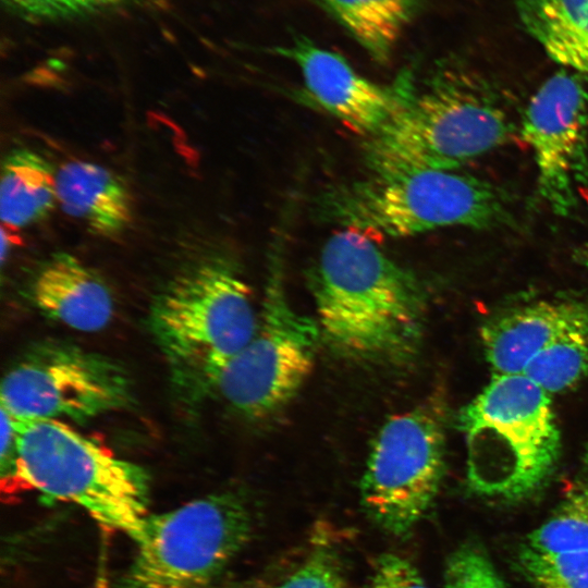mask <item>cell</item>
Wrapping results in <instances>:
<instances>
[{"mask_svg": "<svg viewBox=\"0 0 588 588\" xmlns=\"http://www.w3.org/2000/svg\"><path fill=\"white\" fill-rule=\"evenodd\" d=\"M588 93L578 73L561 70L531 97L520 135L530 147L541 199L556 215L576 206V185L588 164L586 128Z\"/></svg>", "mask_w": 588, "mask_h": 588, "instance_id": "obj_11", "label": "cell"}, {"mask_svg": "<svg viewBox=\"0 0 588 588\" xmlns=\"http://www.w3.org/2000/svg\"><path fill=\"white\" fill-rule=\"evenodd\" d=\"M15 13L36 21H57L96 13L126 0H3Z\"/></svg>", "mask_w": 588, "mask_h": 588, "instance_id": "obj_23", "label": "cell"}, {"mask_svg": "<svg viewBox=\"0 0 588 588\" xmlns=\"http://www.w3.org/2000/svg\"><path fill=\"white\" fill-rule=\"evenodd\" d=\"M279 240L270 255L257 329L217 387L236 412L254 419L269 417L290 403L311 373L322 340L317 320L287 301Z\"/></svg>", "mask_w": 588, "mask_h": 588, "instance_id": "obj_8", "label": "cell"}, {"mask_svg": "<svg viewBox=\"0 0 588 588\" xmlns=\"http://www.w3.org/2000/svg\"><path fill=\"white\" fill-rule=\"evenodd\" d=\"M550 395L524 373L493 375L463 408L460 424L473 492L517 501L548 482L561 451Z\"/></svg>", "mask_w": 588, "mask_h": 588, "instance_id": "obj_5", "label": "cell"}, {"mask_svg": "<svg viewBox=\"0 0 588 588\" xmlns=\"http://www.w3.org/2000/svg\"><path fill=\"white\" fill-rule=\"evenodd\" d=\"M309 279L321 338L336 353L389 365L416 355L425 328V289L368 235L350 229L334 233Z\"/></svg>", "mask_w": 588, "mask_h": 588, "instance_id": "obj_1", "label": "cell"}, {"mask_svg": "<svg viewBox=\"0 0 588 588\" xmlns=\"http://www.w3.org/2000/svg\"><path fill=\"white\" fill-rule=\"evenodd\" d=\"M0 217L20 229L44 219L57 200L56 173L37 152L17 148L2 162Z\"/></svg>", "mask_w": 588, "mask_h": 588, "instance_id": "obj_17", "label": "cell"}, {"mask_svg": "<svg viewBox=\"0 0 588 588\" xmlns=\"http://www.w3.org/2000/svg\"><path fill=\"white\" fill-rule=\"evenodd\" d=\"M252 527L248 507L232 493L148 514L117 588H209L248 542Z\"/></svg>", "mask_w": 588, "mask_h": 588, "instance_id": "obj_7", "label": "cell"}, {"mask_svg": "<svg viewBox=\"0 0 588 588\" xmlns=\"http://www.w3.org/2000/svg\"><path fill=\"white\" fill-rule=\"evenodd\" d=\"M0 466L2 481H19V454L15 420L3 407H1Z\"/></svg>", "mask_w": 588, "mask_h": 588, "instance_id": "obj_26", "label": "cell"}, {"mask_svg": "<svg viewBox=\"0 0 588 588\" xmlns=\"http://www.w3.org/2000/svg\"><path fill=\"white\" fill-rule=\"evenodd\" d=\"M588 329V301H538L510 308L481 328L493 375L523 373L531 360L561 339Z\"/></svg>", "mask_w": 588, "mask_h": 588, "instance_id": "obj_13", "label": "cell"}, {"mask_svg": "<svg viewBox=\"0 0 588 588\" xmlns=\"http://www.w3.org/2000/svg\"><path fill=\"white\" fill-rule=\"evenodd\" d=\"M512 126L485 79L445 69L421 88L413 84L397 112L366 137L363 156L376 175L455 170L505 143Z\"/></svg>", "mask_w": 588, "mask_h": 588, "instance_id": "obj_3", "label": "cell"}, {"mask_svg": "<svg viewBox=\"0 0 588 588\" xmlns=\"http://www.w3.org/2000/svg\"><path fill=\"white\" fill-rule=\"evenodd\" d=\"M21 242L17 229L2 224L1 225V261L4 262L8 254Z\"/></svg>", "mask_w": 588, "mask_h": 588, "instance_id": "obj_27", "label": "cell"}, {"mask_svg": "<svg viewBox=\"0 0 588 588\" xmlns=\"http://www.w3.org/2000/svg\"><path fill=\"white\" fill-rule=\"evenodd\" d=\"M324 223L366 235L405 237L445 226L491 229L512 222L505 194L454 170H418L341 182L311 204Z\"/></svg>", "mask_w": 588, "mask_h": 588, "instance_id": "obj_4", "label": "cell"}, {"mask_svg": "<svg viewBox=\"0 0 588 588\" xmlns=\"http://www.w3.org/2000/svg\"><path fill=\"white\" fill-rule=\"evenodd\" d=\"M523 373L549 394L564 392L588 379V329L547 347Z\"/></svg>", "mask_w": 588, "mask_h": 588, "instance_id": "obj_20", "label": "cell"}, {"mask_svg": "<svg viewBox=\"0 0 588 588\" xmlns=\"http://www.w3.org/2000/svg\"><path fill=\"white\" fill-rule=\"evenodd\" d=\"M443 474L444 432L436 411L418 406L391 416L368 455L362 505L384 531L407 537L432 505Z\"/></svg>", "mask_w": 588, "mask_h": 588, "instance_id": "obj_10", "label": "cell"}, {"mask_svg": "<svg viewBox=\"0 0 588 588\" xmlns=\"http://www.w3.org/2000/svg\"><path fill=\"white\" fill-rule=\"evenodd\" d=\"M445 588H505L486 552L475 544L460 547L449 559Z\"/></svg>", "mask_w": 588, "mask_h": 588, "instance_id": "obj_22", "label": "cell"}, {"mask_svg": "<svg viewBox=\"0 0 588 588\" xmlns=\"http://www.w3.org/2000/svg\"><path fill=\"white\" fill-rule=\"evenodd\" d=\"M524 544L548 553L588 551V443L579 469L556 509Z\"/></svg>", "mask_w": 588, "mask_h": 588, "instance_id": "obj_19", "label": "cell"}, {"mask_svg": "<svg viewBox=\"0 0 588 588\" xmlns=\"http://www.w3.org/2000/svg\"><path fill=\"white\" fill-rule=\"evenodd\" d=\"M0 405L27 420L84 422L130 405V375L112 358L64 342H44L4 373Z\"/></svg>", "mask_w": 588, "mask_h": 588, "instance_id": "obj_9", "label": "cell"}, {"mask_svg": "<svg viewBox=\"0 0 588 588\" xmlns=\"http://www.w3.org/2000/svg\"><path fill=\"white\" fill-rule=\"evenodd\" d=\"M32 298L46 317L82 332L105 329L114 313L111 291L101 277L63 252L53 254L38 270Z\"/></svg>", "mask_w": 588, "mask_h": 588, "instance_id": "obj_14", "label": "cell"}, {"mask_svg": "<svg viewBox=\"0 0 588 588\" xmlns=\"http://www.w3.org/2000/svg\"><path fill=\"white\" fill-rule=\"evenodd\" d=\"M366 588H428L417 568L396 554H383Z\"/></svg>", "mask_w": 588, "mask_h": 588, "instance_id": "obj_25", "label": "cell"}, {"mask_svg": "<svg viewBox=\"0 0 588 588\" xmlns=\"http://www.w3.org/2000/svg\"><path fill=\"white\" fill-rule=\"evenodd\" d=\"M524 29L547 56L588 74V0H515Z\"/></svg>", "mask_w": 588, "mask_h": 588, "instance_id": "obj_16", "label": "cell"}, {"mask_svg": "<svg viewBox=\"0 0 588 588\" xmlns=\"http://www.w3.org/2000/svg\"><path fill=\"white\" fill-rule=\"evenodd\" d=\"M319 1L379 63L389 61L418 4V0Z\"/></svg>", "mask_w": 588, "mask_h": 588, "instance_id": "obj_18", "label": "cell"}, {"mask_svg": "<svg viewBox=\"0 0 588 588\" xmlns=\"http://www.w3.org/2000/svg\"><path fill=\"white\" fill-rule=\"evenodd\" d=\"M575 258L580 265L588 267V242L576 250Z\"/></svg>", "mask_w": 588, "mask_h": 588, "instance_id": "obj_28", "label": "cell"}, {"mask_svg": "<svg viewBox=\"0 0 588 588\" xmlns=\"http://www.w3.org/2000/svg\"><path fill=\"white\" fill-rule=\"evenodd\" d=\"M517 565L534 588H588V551L548 553L523 543Z\"/></svg>", "mask_w": 588, "mask_h": 588, "instance_id": "obj_21", "label": "cell"}, {"mask_svg": "<svg viewBox=\"0 0 588 588\" xmlns=\"http://www.w3.org/2000/svg\"><path fill=\"white\" fill-rule=\"evenodd\" d=\"M252 301L248 285L220 258L179 273L152 301L149 329L184 403L197 405L217 390L253 338L259 315Z\"/></svg>", "mask_w": 588, "mask_h": 588, "instance_id": "obj_2", "label": "cell"}, {"mask_svg": "<svg viewBox=\"0 0 588 588\" xmlns=\"http://www.w3.org/2000/svg\"><path fill=\"white\" fill-rule=\"evenodd\" d=\"M277 588H343V586L334 559L326 551H318Z\"/></svg>", "mask_w": 588, "mask_h": 588, "instance_id": "obj_24", "label": "cell"}, {"mask_svg": "<svg viewBox=\"0 0 588 588\" xmlns=\"http://www.w3.org/2000/svg\"><path fill=\"white\" fill-rule=\"evenodd\" d=\"M275 52L301 70L308 99L350 130L368 137L378 132L401 108L412 85L409 74L383 86L358 74L340 54L306 38Z\"/></svg>", "mask_w": 588, "mask_h": 588, "instance_id": "obj_12", "label": "cell"}, {"mask_svg": "<svg viewBox=\"0 0 588 588\" xmlns=\"http://www.w3.org/2000/svg\"><path fill=\"white\" fill-rule=\"evenodd\" d=\"M15 420L19 481L44 495L75 504L99 524L134 540L147 517L150 478L72 426Z\"/></svg>", "mask_w": 588, "mask_h": 588, "instance_id": "obj_6", "label": "cell"}, {"mask_svg": "<svg viewBox=\"0 0 588 588\" xmlns=\"http://www.w3.org/2000/svg\"><path fill=\"white\" fill-rule=\"evenodd\" d=\"M56 188L62 209L95 234L114 236L131 222L128 188L102 166L83 160L66 162L56 172Z\"/></svg>", "mask_w": 588, "mask_h": 588, "instance_id": "obj_15", "label": "cell"}]
</instances>
